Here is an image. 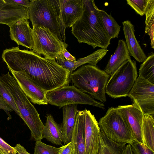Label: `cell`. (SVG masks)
<instances>
[{"label": "cell", "instance_id": "obj_39", "mask_svg": "<svg viewBox=\"0 0 154 154\" xmlns=\"http://www.w3.org/2000/svg\"><path fill=\"white\" fill-rule=\"evenodd\" d=\"M6 5L4 0H0V9L3 8Z\"/></svg>", "mask_w": 154, "mask_h": 154}, {"label": "cell", "instance_id": "obj_32", "mask_svg": "<svg viewBox=\"0 0 154 154\" xmlns=\"http://www.w3.org/2000/svg\"><path fill=\"white\" fill-rule=\"evenodd\" d=\"M14 148L8 144L0 137V154H17Z\"/></svg>", "mask_w": 154, "mask_h": 154}, {"label": "cell", "instance_id": "obj_2", "mask_svg": "<svg viewBox=\"0 0 154 154\" xmlns=\"http://www.w3.org/2000/svg\"><path fill=\"white\" fill-rule=\"evenodd\" d=\"M83 0L82 15L72 26V33L80 43L87 44L93 48L107 49L111 39L99 14L98 8L94 0Z\"/></svg>", "mask_w": 154, "mask_h": 154}, {"label": "cell", "instance_id": "obj_28", "mask_svg": "<svg viewBox=\"0 0 154 154\" xmlns=\"http://www.w3.org/2000/svg\"><path fill=\"white\" fill-rule=\"evenodd\" d=\"M0 97L4 101L8 106L19 117L20 115L11 94L5 83L0 79Z\"/></svg>", "mask_w": 154, "mask_h": 154}, {"label": "cell", "instance_id": "obj_14", "mask_svg": "<svg viewBox=\"0 0 154 154\" xmlns=\"http://www.w3.org/2000/svg\"><path fill=\"white\" fill-rule=\"evenodd\" d=\"M29 23L26 19H20L9 26V32L11 38L18 45L32 49L33 46L32 29Z\"/></svg>", "mask_w": 154, "mask_h": 154}, {"label": "cell", "instance_id": "obj_24", "mask_svg": "<svg viewBox=\"0 0 154 154\" xmlns=\"http://www.w3.org/2000/svg\"><path fill=\"white\" fill-rule=\"evenodd\" d=\"M126 144L115 142L107 138L100 132L98 154H122Z\"/></svg>", "mask_w": 154, "mask_h": 154}, {"label": "cell", "instance_id": "obj_5", "mask_svg": "<svg viewBox=\"0 0 154 154\" xmlns=\"http://www.w3.org/2000/svg\"><path fill=\"white\" fill-rule=\"evenodd\" d=\"M109 76L96 66L88 64L72 72L70 79L73 85L103 103L106 101L105 89Z\"/></svg>", "mask_w": 154, "mask_h": 154}, {"label": "cell", "instance_id": "obj_23", "mask_svg": "<svg viewBox=\"0 0 154 154\" xmlns=\"http://www.w3.org/2000/svg\"><path fill=\"white\" fill-rule=\"evenodd\" d=\"M142 136L144 144L154 152V115H144Z\"/></svg>", "mask_w": 154, "mask_h": 154}, {"label": "cell", "instance_id": "obj_9", "mask_svg": "<svg viewBox=\"0 0 154 154\" xmlns=\"http://www.w3.org/2000/svg\"><path fill=\"white\" fill-rule=\"evenodd\" d=\"M50 104L58 107L73 104L88 105L104 109L105 105L74 85H67L47 93Z\"/></svg>", "mask_w": 154, "mask_h": 154}, {"label": "cell", "instance_id": "obj_33", "mask_svg": "<svg viewBox=\"0 0 154 154\" xmlns=\"http://www.w3.org/2000/svg\"><path fill=\"white\" fill-rule=\"evenodd\" d=\"M7 4L22 6L29 8L30 2L28 0H4Z\"/></svg>", "mask_w": 154, "mask_h": 154}, {"label": "cell", "instance_id": "obj_22", "mask_svg": "<svg viewBox=\"0 0 154 154\" xmlns=\"http://www.w3.org/2000/svg\"><path fill=\"white\" fill-rule=\"evenodd\" d=\"M46 118L43 132V138L53 144L63 146V138L61 125L55 121L51 114H47Z\"/></svg>", "mask_w": 154, "mask_h": 154}, {"label": "cell", "instance_id": "obj_11", "mask_svg": "<svg viewBox=\"0 0 154 154\" xmlns=\"http://www.w3.org/2000/svg\"><path fill=\"white\" fill-rule=\"evenodd\" d=\"M126 123L134 141L143 143L142 129L144 115L138 104L119 106L116 108Z\"/></svg>", "mask_w": 154, "mask_h": 154}, {"label": "cell", "instance_id": "obj_8", "mask_svg": "<svg viewBox=\"0 0 154 154\" xmlns=\"http://www.w3.org/2000/svg\"><path fill=\"white\" fill-rule=\"evenodd\" d=\"M33 50L44 57L56 60L63 57L62 51L68 45L60 41L47 28L41 25L32 26Z\"/></svg>", "mask_w": 154, "mask_h": 154}, {"label": "cell", "instance_id": "obj_38", "mask_svg": "<svg viewBox=\"0 0 154 154\" xmlns=\"http://www.w3.org/2000/svg\"><path fill=\"white\" fill-rule=\"evenodd\" d=\"M122 154H133L131 145L126 144L124 147Z\"/></svg>", "mask_w": 154, "mask_h": 154}, {"label": "cell", "instance_id": "obj_12", "mask_svg": "<svg viewBox=\"0 0 154 154\" xmlns=\"http://www.w3.org/2000/svg\"><path fill=\"white\" fill-rule=\"evenodd\" d=\"M10 72L31 102L38 105L48 104L46 97L47 92L39 86L26 72L23 71Z\"/></svg>", "mask_w": 154, "mask_h": 154}, {"label": "cell", "instance_id": "obj_31", "mask_svg": "<svg viewBox=\"0 0 154 154\" xmlns=\"http://www.w3.org/2000/svg\"><path fill=\"white\" fill-rule=\"evenodd\" d=\"M131 146L134 154H154V152L142 143L134 141Z\"/></svg>", "mask_w": 154, "mask_h": 154}, {"label": "cell", "instance_id": "obj_6", "mask_svg": "<svg viewBox=\"0 0 154 154\" xmlns=\"http://www.w3.org/2000/svg\"><path fill=\"white\" fill-rule=\"evenodd\" d=\"M137 75L136 62L130 58L110 76L106 86L105 93L114 98L128 96Z\"/></svg>", "mask_w": 154, "mask_h": 154}, {"label": "cell", "instance_id": "obj_40", "mask_svg": "<svg viewBox=\"0 0 154 154\" xmlns=\"http://www.w3.org/2000/svg\"><path fill=\"white\" fill-rule=\"evenodd\" d=\"M133 154H134L133 153Z\"/></svg>", "mask_w": 154, "mask_h": 154}, {"label": "cell", "instance_id": "obj_19", "mask_svg": "<svg viewBox=\"0 0 154 154\" xmlns=\"http://www.w3.org/2000/svg\"><path fill=\"white\" fill-rule=\"evenodd\" d=\"M78 105H67L62 108L63 121L61 125L64 145L71 141L72 134L75 125L76 115L78 111Z\"/></svg>", "mask_w": 154, "mask_h": 154}, {"label": "cell", "instance_id": "obj_18", "mask_svg": "<svg viewBox=\"0 0 154 154\" xmlns=\"http://www.w3.org/2000/svg\"><path fill=\"white\" fill-rule=\"evenodd\" d=\"M84 110H78L72 131V154H86L84 134Z\"/></svg>", "mask_w": 154, "mask_h": 154}, {"label": "cell", "instance_id": "obj_34", "mask_svg": "<svg viewBox=\"0 0 154 154\" xmlns=\"http://www.w3.org/2000/svg\"><path fill=\"white\" fill-rule=\"evenodd\" d=\"M0 109L4 110L8 116L7 119L9 120L12 119V116L10 112L13 110L9 107L5 103L3 99L0 97Z\"/></svg>", "mask_w": 154, "mask_h": 154}, {"label": "cell", "instance_id": "obj_1", "mask_svg": "<svg viewBox=\"0 0 154 154\" xmlns=\"http://www.w3.org/2000/svg\"><path fill=\"white\" fill-rule=\"evenodd\" d=\"M2 57L9 71H25L47 92L69 85L71 72L55 59L20 50L18 46L6 49Z\"/></svg>", "mask_w": 154, "mask_h": 154}, {"label": "cell", "instance_id": "obj_7", "mask_svg": "<svg viewBox=\"0 0 154 154\" xmlns=\"http://www.w3.org/2000/svg\"><path fill=\"white\" fill-rule=\"evenodd\" d=\"M98 124L100 132L115 142L131 145L134 141L130 129L116 108H109L105 115L100 119Z\"/></svg>", "mask_w": 154, "mask_h": 154}, {"label": "cell", "instance_id": "obj_37", "mask_svg": "<svg viewBox=\"0 0 154 154\" xmlns=\"http://www.w3.org/2000/svg\"><path fill=\"white\" fill-rule=\"evenodd\" d=\"M14 147L18 154H31L28 152L25 148L19 143L17 144Z\"/></svg>", "mask_w": 154, "mask_h": 154}, {"label": "cell", "instance_id": "obj_29", "mask_svg": "<svg viewBox=\"0 0 154 154\" xmlns=\"http://www.w3.org/2000/svg\"><path fill=\"white\" fill-rule=\"evenodd\" d=\"M61 148L47 144L41 140L36 141L33 154H58Z\"/></svg>", "mask_w": 154, "mask_h": 154}, {"label": "cell", "instance_id": "obj_35", "mask_svg": "<svg viewBox=\"0 0 154 154\" xmlns=\"http://www.w3.org/2000/svg\"><path fill=\"white\" fill-rule=\"evenodd\" d=\"M72 144L71 141L61 147L58 154H72Z\"/></svg>", "mask_w": 154, "mask_h": 154}, {"label": "cell", "instance_id": "obj_13", "mask_svg": "<svg viewBox=\"0 0 154 154\" xmlns=\"http://www.w3.org/2000/svg\"><path fill=\"white\" fill-rule=\"evenodd\" d=\"M84 134L86 154H98L100 131L94 115L89 110H84Z\"/></svg>", "mask_w": 154, "mask_h": 154}, {"label": "cell", "instance_id": "obj_26", "mask_svg": "<svg viewBox=\"0 0 154 154\" xmlns=\"http://www.w3.org/2000/svg\"><path fill=\"white\" fill-rule=\"evenodd\" d=\"M145 15V32L149 36L151 47L154 48V0H148Z\"/></svg>", "mask_w": 154, "mask_h": 154}, {"label": "cell", "instance_id": "obj_4", "mask_svg": "<svg viewBox=\"0 0 154 154\" xmlns=\"http://www.w3.org/2000/svg\"><path fill=\"white\" fill-rule=\"evenodd\" d=\"M0 79L5 83L11 93L20 117L29 129L32 138L35 141L42 140L45 125L35 107L9 72L2 75Z\"/></svg>", "mask_w": 154, "mask_h": 154}, {"label": "cell", "instance_id": "obj_16", "mask_svg": "<svg viewBox=\"0 0 154 154\" xmlns=\"http://www.w3.org/2000/svg\"><path fill=\"white\" fill-rule=\"evenodd\" d=\"M83 0H62V16L66 28H70L82 15Z\"/></svg>", "mask_w": 154, "mask_h": 154}, {"label": "cell", "instance_id": "obj_30", "mask_svg": "<svg viewBox=\"0 0 154 154\" xmlns=\"http://www.w3.org/2000/svg\"><path fill=\"white\" fill-rule=\"evenodd\" d=\"M148 0H127V4L141 16L145 14Z\"/></svg>", "mask_w": 154, "mask_h": 154}, {"label": "cell", "instance_id": "obj_25", "mask_svg": "<svg viewBox=\"0 0 154 154\" xmlns=\"http://www.w3.org/2000/svg\"><path fill=\"white\" fill-rule=\"evenodd\" d=\"M97 10L109 37L111 39L118 38L121 27L111 14L98 8Z\"/></svg>", "mask_w": 154, "mask_h": 154}, {"label": "cell", "instance_id": "obj_3", "mask_svg": "<svg viewBox=\"0 0 154 154\" xmlns=\"http://www.w3.org/2000/svg\"><path fill=\"white\" fill-rule=\"evenodd\" d=\"M62 0H32L29 8L32 26L48 28L61 42L66 43L65 29L62 16Z\"/></svg>", "mask_w": 154, "mask_h": 154}, {"label": "cell", "instance_id": "obj_21", "mask_svg": "<svg viewBox=\"0 0 154 154\" xmlns=\"http://www.w3.org/2000/svg\"><path fill=\"white\" fill-rule=\"evenodd\" d=\"M29 8L17 5L7 4L0 9V23L9 27L22 18L29 19Z\"/></svg>", "mask_w": 154, "mask_h": 154}, {"label": "cell", "instance_id": "obj_15", "mask_svg": "<svg viewBox=\"0 0 154 154\" xmlns=\"http://www.w3.org/2000/svg\"><path fill=\"white\" fill-rule=\"evenodd\" d=\"M122 23L125 43L129 54L138 62H143L147 57L136 38L134 25L128 20L124 21Z\"/></svg>", "mask_w": 154, "mask_h": 154}, {"label": "cell", "instance_id": "obj_10", "mask_svg": "<svg viewBox=\"0 0 154 154\" xmlns=\"http://www.w3.org/2000/svg\"><path fill=\"white\" fill-rule=\"evenodd\" d=\"M128 96L138 104L144 115H154V84L139 76Z\"/></svg>", "mask_w": 154, "mask_h": 154}, {"label": "cell", "instance_id": "obj_20", "mask_svg": "<svg viewBox=\"0 0 154 154\" xmlns=\"http://www.w3.org/2000/svg\"><path fill=\"white\" fill-rule=\"evenodd\" d=\"M131 58L125 42L119 39L118 46L111 55L104 71L111 76L126 60Z\"/></svg>", "mask_w": 154, "mask_h": 154}, {"label": "cell", "instance_id": "obj_36", "mask_svg": "<svg viewBox=\"0 0 154 154\" xmlns=\"http://www.w3.org/2000/svg\"><path fill=\"white\" fill-rule=\"evenodd\" d=\"M62 53L64 57L67 60L70 61H75L76 60L75 57L67 51L66 48L64 47L63 48Z\"/></svg>", "mask_w": 154, "mask_h": 154}, {"label": "cell", "instance_id": "obj_27", "mask_svg": "<svg viewBox=\"0 0 154 154\" xmlns=\"http://www.w3.org/2000/svg\"><path fill=\"white\" fill-rule=\"evenodd\" d=\"M139 76L154 84V54L152 53L140 65Z\"/></svg>", "mask_w": 154, "mask_h": 154}, {"label": "cell", "instance_id": "obj_17", "mask_svg": "<svg viewBox=\"0 0 154 154\" xmlns=\"http://www.w3.org/2000/svg\"><path fill=\"white\" fill-rule=\"evenodd\" d=\"M108 51L107 49H99L87 56L79 58L75 61H67L64 58H58L56 60L58 64L71 73L77 68L85 64L96 66L97 63L106 55Z\"/></svg>", "mask_w": 154, "mask_h": 154}]
</instances>
